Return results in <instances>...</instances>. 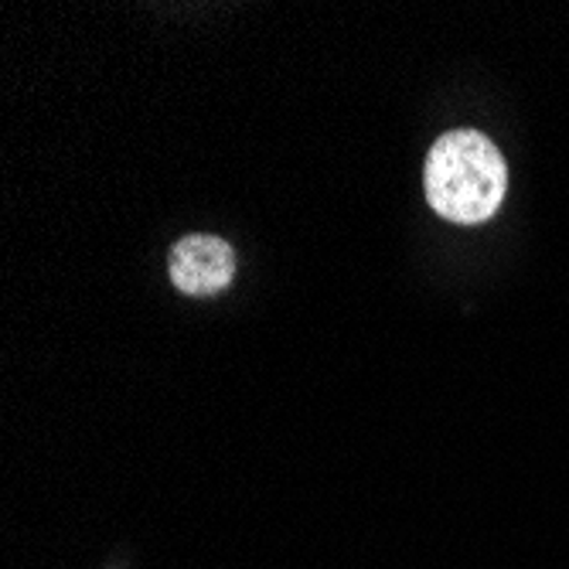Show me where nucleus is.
Here are the masks:
<instances>
[{
    "mask_svg": "<svg viewBox=\"0 0 569 569\" xmlns=\"http://www.w3.org/2000/svg\"><path fill=\"white\" fill-rule=\"evenodd\" d=\"M423 181L437 216L460 226H478L501 209L508 168L501 150L485 133L453 130L430 147Z\"/></svg>",
    "mask_w": 569,
    "mask_h": 569,
    "instance_id": "1",
    "label": "nucleus"
},
{
    "mask_svg": "<svg viewBox=\"0 0 569 569\" xmlns=\"http://www.w3.org/2000/svg\"><path fill=\"white\" fill-rule=\"evenodd\" d=\"M236 277V252L226 239L194 232L171 249V280L188 297L222 293Z\"/></svg>",
    "mask_w": 569,
    "mask_h": 569,
    "instance_id": "2",
    "label": "nucleus"
}]
</instances>
